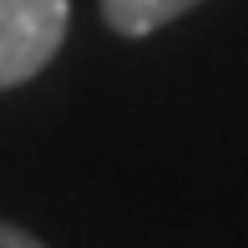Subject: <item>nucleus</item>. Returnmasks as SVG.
<instances>
[{
  "mask_svg": "<svg viewBox=\"0 0 248 248\" xmlns=\"http://www.w3.org/2000/svg\"><path fill=\"white\" fill-rule=\"evenodd\" d=\"M71 26V0H0V92L41 76Z\"/></svg>",
  "mask_w": 248,
  "mask_h": 248,
  "instance_id": "1",
  "label": "nucleus"
},
{
  "mask_svg": "<svg viewBox=\"0 0 248 248\" xmlns=\"http://www.w3.org/2000/svg\"><path fill=\"white\" fill-rule=\"evenodd\" d=\"M198 0H101V16L117 36H152L167 20L187 16Z\"/></svg>",
  "mask_w": 248,
  "mask_h": 248,
  "instance_id": "2",
  "label": "nucleus"
},
{
  "mask_svg": "<svg viewBox=\"0 0 248 248\" xmlns=\"http://www.w3.org/2000/svg\"><path fill=\"white\" fill-rule=\"evenodd\" d=\"M0 248H46L41 238H31L26 228H16V223H0Z\"/></svg>",
  "mask_w": 248,
  "mask_h": 248,
  "instance_id": "3",
  "label": "nucleus"
}]
</instances>
